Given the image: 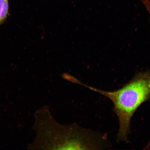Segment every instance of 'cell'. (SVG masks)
Returning <instances> with one entry per match:
<instances>
[{
    "label": "cell",
    "mask_w": 150,
    "mask_h": 150,
    "mask_svg": "<svg viewBox=\"0 0 150 150\" xmlns=\"http://www.w3.org/2000/svg\"><path fill=\"white\" fill-rule=\"evenodd\" d=\"M34 117L36 137L29 146L30 149L100 150L112 147L106 133L85 129L76 123L61 124L47 105L36 110Z\"/></svg>",
    "instance_id": "1"
},
{
    "label": "cell",
    "mask_w": 150,
    "mask_h": 150,
    "mask_svg": "<svg viewBox=\"0 0 150 150\" xmlns=\"http://www.w3.org/2000/svg\"><path fill=\"white\" fill-rule=\"evenodd\" d=\"M62 77L71 83L83 86L110 99L119 122L117 142L128 143L131 118L141 105L150 100V71L138 73L121 88L114 91H105L89 86L67 73L63 74Z\"/></svg>",
    "instance_id": "2"
},
{
    "label": "cell",
    "mask_w": 150,
    "mask_h": 150,
    "mask_svg": "<svg viewBox=\"0 0 150 150\" xmlns=\"http://www.w3.org/2000/svg\"><path fill=\"white\" fill-rule=\"evenodd\" d=\"M8 11V0H0V25L7 17Z\"/></svg>",
    "instance_id": "3"
},
{
    "label": "cell",
    "mask_w": 150,
    "mask_h": 150,
    "mask_svg": "<svg viewBox=\"0 0 150 150\" xmlns=\"http://www.w3.org/2000/svg\"><path fill=\"white\" fill-rule=\"evenodd\" d=\"M147 146L148 148H149L150 149V140L149 142V143H148V144L147 145Z\"/></svg>",
    "instance_id": "4"
}]
</instances>
